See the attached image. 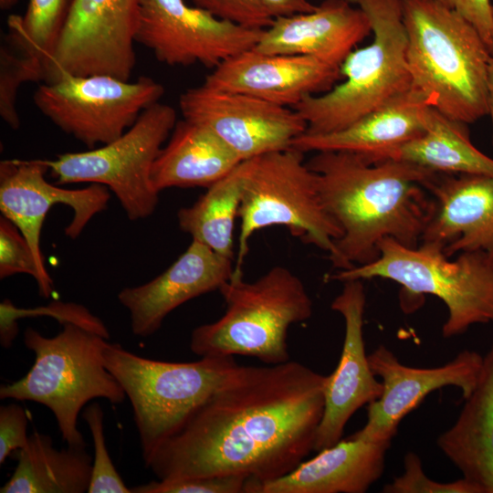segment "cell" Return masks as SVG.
<instances>
[{
  "label": "cell",
  "mask_w": 493,
  "mask_h": 493,
  "mask_svg": "<svg viewBox=\"0 0 493 493\" xmlns=\"http://www.w3.org/2000/svg\"><path fill=\"white\" fill-rule=\"evenodd\" d=\"M325 380L290 360L237 364L145 467L159 480L242 476L256 493L314 451Z\"/></svg>",
  "instance_id": "6da1fadb"
},
{
  "label": "cell",
  "mask_w": 493,
  "mask_h": 493,
  "mask_svg": "<svg viewBox=\"0 0 493 493\" xmlns=\"http://www.w3.org/2000/svg\"><path fill=\"white\" fill-rule=\"evenodd\" d=\"M307 164L317 175L326 211L341 230L329 257L334 267L372 262L385 238L419 245L433 211L426 186L438 173L404 161L370 163L348 152H318Z\"/></svg>",
  "instance_id": "7a4b0ae2"
},
{
  "label": "cell",
  "mask_w": 493,
  "mask_h": 493,
  "mask_svg": "<svg viewBox=\"0 0 493 493\" xmlns=\"http://www.w3.org/2000/svg\"><path fill=\"white\" fill-rule=\"evenodd\" d=\"M412 85L461 123L488 114L490 55L477 30L435 0H401Z\"/></svg>",
  "instance_id": "3957f363"
},
{
  "label": "cell",
  "mask_w": 493,
  "mask_h": 493,
  "mask_svg": "<svg viewBox=\"0 0 493 493\" xmlns=\"http://www.w3.org/2000/svg\"><path fill=\"white\" fill-rule=\"evenodd\" d=\"M226 311L191 334L190 349L199 357L243 355L264 364L290 360L287 337L291 325L312 315L313 303L302 280L276 266L254 281L234 273L218 290Z\"/></svg>",
  "instance_id": "277c9868"
},
{
  "label": "cell",
  "mask_w": 493,
  "mask_h": 493,
  "mask_svg": "<svg viewBox=\"0 0 493 493\" xmlns=\"http://www.w3.org/2000/svg\"><path fill=\"white\" fill-rule=\"evenodd\" d=\"M56 336L46 337L27 327L24 344L35 362L21 379L0 387V398L31 401L54 414L68 446L86 447L78 428L79 413L91 400L124 402L126 394L104 364L102 348L107 339L73 323L62 324Z\"/></svg>",
  "instance_id": "5b68a950"
},
{
  "label": "cell",
  "mask_w": 493,
  "mask_h": 493,
  "mask_svg": "<svg viewBox=\"0 0 493 493\" xmlns=\"http://www.w3.org/2000/svg\"><path fill=\"white\" fill-rule=\"evenodd\" d=\"M350 1L367 15L373 38L343 60L341 83L293 108L306 121L309 134L342 130L412 88L401 0Z\"/></svg>",
  "instance_id": "8992f818"
},
{
  "label": "cell",
  "mask_w": 493,
  "mask_h": 493,
  "mask_svg": "<svg viewBox=\"0 0 493 493\" xmlns=\"http://www.w3.org/2000/svg\"><path fill=\"white\" fill-rule=\"evenodd\" d=\"M378 251L372 262L338 270L329 278H380L401 285L407 295L438 298L448 311L445 338L463 334L475 324L493 323V263L483 252H461L449 260L437 243L407 246L393 238L382 240Z\"/></svg>",
  "instance_id": "52a82bcc"
},
{
  "label": "cell",
  "mask_w": 493,
  "mask_h": 493,
  "mask_svg": "<svg viewBox=\"0 0 493 493\" xmlns=\"http://www.w3.org/2000/svg\"><path fill=\"white\" fill-rule=\"evenodd\" d=\"M102 358L131 404L145 466L238 364L233 356L201 357L191 362L156 361L108 340Z\"/></svg>",
  "instance_id": "ba28073f"
},
{
  "label": "cell",
  "mask_w": 493,
  "mask_h": 493,
  "mask_svg": "<svg viewBox=\"0 0 493 493\" xmlns=\"http://www.w3.org/2000/svg\"><path fill=\"white\" fill-rule=\"evenodd\" d=\"M304 152L290 147L240 163L243 195L235 272L248 253L250 237L265 227L281 226L303 242L335 253L341 236L339 225L326 211L316 173L304 163Z\"/></svg>",
  "instance_id": "9c48e42d"
},
{
  "label": "cell",
  "mask_w": 493,
  "mask_h": 493,
  "mask_svg": "<svg viewBox=\"0 0 493 493\" xmlns=\"http://www.w3.org/2000/svg\"><path fill=\"white\" fill-rule=\"evenodd\" d=\"M176 122L172 106L154 103L116 140L99 148L47 160L51 176L58 184L105 185L114 193L130 220L147 218L159 203L151 171Z\"/></svg>",
  "instance_id": "30bf717a"
},
{
  "label": "cell",
  "mask_w": 493,
  "mask_h": 493,
  "mask_svg": "<svg viewBox=\"0 0 493 493\" xmlns=\"http://www.w3.org/2000/svg\"><path fill=\"white\" fill-rule=\"evenodd\" d=\"M163 93L161 83L144 76L130 81L62 73L40 84L33 100L57 127L93 149L121 136Z\"/></svg>",
  "instance_id": "8fae6325"
},
{
  "label": "cell",
  "mask_w": 493,
  "mask_h": 493,
  "mask_svg": "<svg viewBox=\"0 0 493 493\" xmlns=\"http://www.w3.org/2000/svg\"><path fill=\"white\" fill-rule=\"evenodd\" d=\"M141 0H75L47 65L45 82L62 73L130 80Z\"/></svg>",
  "instance_id": "7c38bea8"
},
{
  "label": "cell",
  "mask_w": 493,
  "mask_h": 493,
  "mask_svg": "<svg viewBox=\"0 0 493 493\" xmlns=\"http://www.w3.org/2000/svg\"><path fill=\"white\" fill-rule=\"evenodd\" d=\"M262 31L221 19L184 0H141L134 39L163 64L215 68L254 47Z\"/></svg>",
  "instance_id": "4fadbf2b"
},
{
  "label": "cell",
  "mask_w": 493,
  "mask_h": 493,
  "mask_svg": "<svg viewBox=\"0 0 493 493\" xmlns=\"http://www.w3.org/2000/svg\"><path fill=\"white\" fill-rule=\"evenodd\" d=\"M179 107L184 119L210 129L241 162L288 149L307 131L293 108L205 84L183 92Z\"/></svg>",
  "instance_id": "5bb4252c"
},
{
  "label": "cell",
  "mask_w": 493,
  "mask_h": 493,
  "mask_svg": "<svg viewBox=\"0 0 493 493\" xmlns=\"http://www.w3.org/2000/svg\"><path fill=\"white\" fill-rule=\"evenodd\" d=\"M368 360L373 374L381 378L383 391L368 404L366 424L351 436L368 442H391L403 418L433 391L453 386L461 390L464 399L468 397L477 382L483 356L464 350L441 366L417 368L402 363L382 344Z\"/></svg>",
  "instance_id": "9a60e30c"
},
{
  "label": "cell",
  "mask_w": 493,
  "mask_h": 493,
  "mask_svg": "<svg viewBox=\"0 0 493 493\" xmlns=\"http://www.w3.org/2000/svg\"><path fill=\"white\" fill-rule=\"evenodd\" d=\"M47 159H7L0 163V210L30 245L40 267L47 270L40 247L41 230L47 212L55 205H65L73 217L65 235L77 238L89 222L107 209L110 194L105 185L66 189L46 179Z\"/></svg>",
  "instance_id": "2e32d148"
},
{
  "label": "cell",
  "mask_w": 493,
  "mask_h": 493,
  "mask_svg": "<svg viewBox=\"0 0 493 493\" xmlns=\"http://www.w3.org/2000/svg\"><path fill=\"white\" fill-rule=\"evenodd\" d=\"M342 283V289L330 308L344 320V341L339 363L333 372L326 376L323 386L324 411L317 431L316 452L339 442L353 414L376 401L383 391V383L373 374L365 351L366 296L362 280Z\"/></svg>",
  "instance_id": "e0dca14e"
},
{
  "label": "cell",
  "mask_w": 493,
  "mask_h": 493,
  "mask_svg": "<svg viewBox=\"0 0 493 493\" xmlns=\"http://www.w3.org/2000/svg\"><path fill=\"white\" fill-rule=\"evenodd\" d=\"M341 77V67L313 57L250 48L216 66L203 84L294 108L309 96L330 90Z\"/></svg>",
  "instance_id": "ac0fdd59"
},
{
  "label": "cell",
  "mask_w": 493,
  "mask_h": 493,
  "mask_svg": "<svg viewBox=\"0 0 493 493\" xmlns=\"http://www.w3.org/2000/svg\"><path fill=\"white\" fill-rule=\"evenodd\" d=\"M234 271L233 259L193 239L166 270L149 282L121 289L118 300L130 313L132 333L149 337L173 310L190 299L219 290Z\"/></svg>",
  "instance_id": "d6986e66"
},
{
  "label": "cell",
  "mask_w": 493,
  "mask_h": 493,
  "mask_svg": "<svg viewBox=\"0 0 493 493\" xmlns=\"http://www.w3.org/2000/svg\"><path fill=\"white\" fill-rule=\"evenodd\" d=\"M426 188L433 211L421 242L439 244L448 257L480 251L493 263V177L438 173Z\"/></svg>",
  "instance_id": "ffe728a7"
},
{
  "label": "cell",
  "mask_w": 493,
  "mask_h": 493,
  "mask_svg": "<svg viewBox=\"0 0 493 493\" xmlns=\"http://www.w3.org/2000/svg\"><path fill=\"white\" fill-rule=\"evenodd\" d=\"M372 27L367 15L350 0H324L306 13L275 17L254 50L303 55L341 67Z\"/></svg>",
  "instance_id": "44dd1931"
},
{
  "label": "cell",
  "mask_w": 493,
  "mask_h": 493,
  "mask_svg": "<svg viewBox=\"0 0 493 493\" xmlns=\"http://www.w3.org/2000/svg\"><path fill=\"white\" fill-rule=\"evenodd\" d=\"M432 97L412 88L346 128L326 134L304 132L291 147L302 152H348L370 158L420 136Z\"/></svg>",
  "instance_id": "7402d4cb"
},
{
  "label": "cell",
  "mask_w": 493,
  "mask_h": 493,
  "mask_svg": "<svg viewBox=\"0 0 493 493\" xmlns=\"http://www.w3.org/2000/svg\"><path fill=\"white\" fill-rule=\"evenodd\" d=\"M390 445L341 439L284 477L259 485L256 493H364L382 477Z\"/></svg>",
  "instance_id": "603a6c76"
},
{
  "label": "cell",
  "mask_w": 493,
  "mask_h": 493,
  "mask_svg": "<svg viewBox=\"0 0 493 493\" xmlns=\"http://www.w3.org/2000/svg\"><path fill=\"white\" fill-rule=\"evenodd\" d=\"M437 446L482 493H493V341L483 356L477 382Z\"/></svg>",
  "instance_id": "cb8c5ba5"
},
{
  "label": "cell",
  "mask_w": 493,
  "mask_h": 493,
  "mask_svg": "<svg viewBox=\"0 0 493 493\" xmlns=\"http://www.w3.org/2000/svg\"><path fill=\"white\" fill-rule=\"evenodd\" d=\"M241 161L208 128L183 119L176 122L151 171L157 192L172 187H210Z\"/></svg>",
  "instance_id": "d4e9b609"
},
{
  "label": "cell",
  "mask_w": 493,
  "mask_h": 493,
  "mask_svg": "<svg viewBox=\"0 0 493 493\" xmlns=\"http://www.w3.org/2000/svg\"><path fill=\"white\" fill-rule=\"evenodd\" d=\"M364 159L370 163L404 161L439 173L493 177V158L471 142L464 123L448 118L433 107L428 109L426 128L420 136Z\"/></svg>",
  "instance_id": "484cf974"
},
{
  "label": "cell",
  "mask_w": 493,
  "mask_h": 493,
  "mask_svg": "<svg viewBox=\"0 0 493 493\" xmlns=\"http://www.w3.org/2000/svg\"><path fill=\"white\" fill-rule=\"evenodd\" d=\"M17 465L1 493L88 492L92 460L86 447L58 449L49 435L34 432L16 453Z\"/></svg>",
  "instance_id": "4316f807"
},
{
  "label": "cell",
  "mask_w": 493,
  "mask_h": 493,
  "mask_svg": "<svg viewBox=\"0 0 493 493\" xmlns=\"http://www.w3.org/2000/svg\"><path fill=\"white\" fill-rule=\"evenodd\" d=\"M240 163L226 177L207 188L191 206L177 213L179 227L215 253L233 259L234 228L243 195Z\"/></svg>",
  "instance_id": "83f0119b"
},
{
  "label": "cell",
  "mask_w": 493,
  "mask_h": 493,
  "mask_svg": "<svg viewBox=\"0 0 493 493\" xmlns=\"http://www.w3.org/2000/svg\"><path fill=\"white\" fill-rule=\"evenodd\" d=\"M75 0H29L23 16L8 18L7 42L40 58L46 67Z\"/></svg>",
  "instance_id": "f1b7e54d"
},
{
  "label": "cell",
  "mask_w": 493,
  "mask_h": 493,
  "mask_svg": "<svg viewBox=\"0 0 493 493\" xmlns=\"http://www.w3.org/2000/svg\"><path fill=\"white\" fill-rule=\"evenodd\" d=\"M37 316L52 317L61 324L73 323L107 340L110 339V332L103 321L80 304L54 301L45 307L23 309L17 308L9 299H4L0 304L1 346L5 349L12 346L18 333V320Z\"/></svg>",
  "instance_id": "f546056e"
},
{
  "label": "cell",
  "mask_w": 493,
  "mask_h": 493,
  "mask_svg": "<svg viewBox=\"0 0 493 493\" xmlns=\"http://www.w3.org/2000/svg\"><path fill=\"white\" fill-rule=\"evenodd\" d=\"M47 79L46 64L38 58L22 52L10 43L0 47V116L13 130L20 127L16 98L21 85Z\"/></svg>",
  "instance_id": "4dcf8cb0"
},
{
  "label": "cell",
  "mask_w": 493,
  "mask_h": 493,
  "mask_svg": "<svg viewBox=\"0 0 493 493\" xmlns=\"http://www.w3.org/2000/svg\"><path fill=\"white\" fill-rule=\"evenodd\" d=\"M27 274L37 284L39 295L45 299L53 292V281L40 267L30 245L21 231L7 218H0V278Z\"/></svg>",
  "instance_id": "1f68e13d"
},
{
  "label": "cell",
  "mask_w": 493,
  "mask_h": 493,
  "mask_svg": "<svg viewBox=\"0 0 493 493\" xmlns=\"http://www.w3.org/2000/svg\"><path fill=\"white\" fill-rule=\"evenodd\" d=\"M103 417V410L96 402L88 405L82 413V418L89 426L94 446V459L88 492L131 493V489L125 485L109 455L104 435Z\"/></svg>",
  "instance_id": "d6a6232c"
},
{
  "label": "cell",
  "mask_w": 493,
  "mask_h": 493,
  "mask_svg": "<svg viewBox=\"0 0 493 493\" xmlns=\"http://www.w3.org/2000/svg\"><path fill=\"white\" fill-rule=\"evenodd\" d=\"M384 493H482L481 489L462 477L449 482L433 480L425 473L420 457L408 452L404 458V472L383 488Z\"/></svg>",
  "instance_id": "836d02e7"
},
{
  "label": "cell",
  "mask_w": 493,
  "mask_h": 493,
  "mask_svg": "<svg viewBox=\"0 0 493 493\" xmlns=\"http://www.w3.org/2000/svg\"><path fill=\"white\" fill-rule=\"evenodd\" d=\"M248 481L242 476L194 477L158 479L131 489V493H246Z\"/></svg>",
  "instance_id": "e575fe53"
},
{
  "label": "cell",
  "mask_w": 493,
  "mask_h": 493,
  "mask_svg": "<svg viewBox=\"0 0 493 493\" xmlns=\"http://www.w3.org/2000/svg\"><path fill=\"white\" fill-rule=\"evenodd\" d=\"M195 6L246 27L265 29L274 17L262 0H192Z\"/></svg>",
  "instance_id": "d590c367"
},
{
  "label": "cell",
  "mask_w": 493,
  "mask_h": 493,
  "mask_svg": "<svg viewBox=\"0 0 493 493\" xmlns=\"http://www.w3.org/2000/svg\"><path fill=\"white\" fill-rule=\"evenodd\" d=\"M28 418L24 408L16 403L0 407V464L14 451L23 448L28 441Z\"/></svg>",
  "instance_id": "8d00e7d4"
},
{
  "label": "cell",
  "mask_w": 493,
  "mask_h": 493,
  "mask_svg": "<svg viewBox=\"0 0 493 493\" xmlns=\"http://www.w3.org/2000/svg\"><path fill=\"white\" fill-rule=\"evenodd\" d=\"M467 19L479 33L488 46L492 28L490 0H435Z\"/></svg>",
  "instance_id": "74e56055"
},
{
  "label": "cell",
  "mask_w": 493,
  "mask_h": 493,
  "mask_svg": "<svg viewBox=\"0 0 493 493\" xmlns=\"http://www.w3.org/2000/svg\"><path fill=\"white\" fill-rule=\"evenodd\" d=\"M269 14L275 18L306 13L313 10L316 5L309 0H262Z\"/></svg>",
  "instance_id": "f35d334b"
},
{
  "label": "cell",
  "mask_w": 493,
  "mask_h": 493,
  "mask_svg": "<svg viewBox=\"0 0 493 493\" xmlns=\"http://www.w3.org/2000/svg\"><path fill=\"white\" fill-rule=\"evenodd\" d=\"M487 107H488V114L491 118L492 129H493V59H490V63L488 67Z\"/></svg>",
  "instance_id": "ab89813d"
},
{
  "label": "cell",
  "mask_w": 493,
  "mask_h": 493,
  "mask_svg": "<svg viewBox=\"0 0 493 493\" xmlns=\"http://www.w3.org/2000/svg\"><path fill=\"white\" fill-rule=\"evenodd\" d=\"M488 48L490 55V58L493 59V4H492V28L490 32L489 40L488 43Z\"/></svg>",
  "instance_id": "60d3db41"
},
{
  "label": "cell",
  "mask_w": 493,
  "mask_h": 493,
  "mask_svg": "<svg viewBox=\"0 0 493 493\" xmlns=\"http://www.w3.org/2000/svg\"><path fill=\"white\" fill-rule=\"evenodd\" d=\"M17 3V0H0V7L2 10H7L13 7Z\"/></svg>",
  "instance_id": "b9f144b4"
}]
</instances>
